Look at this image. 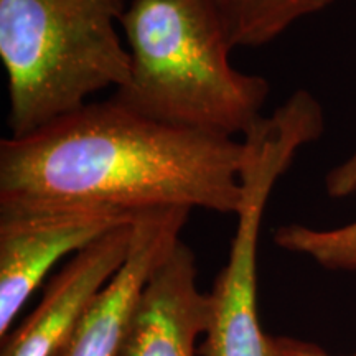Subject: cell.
Here are the masks:
<instances>
[{
    "instance_id": "cell-9",
    "label": "cell",
    "mask_w": 356,
    "mask_h": 356,
    "mask_svg": "<svg viewBox=\"0 0 356 356\" xmlns=\"http://www.w3.org/2000/svg\"><path fill=\"white\" fill-rule=\"evenodd\" d=\"M335 0H218L234 47L259 48Z\"/></svg>"
},
{
    "instance_id": "cell-8",
    "label": "cell",
    "mask_w": 356,
    "mask_h": 356,
    "mask_svg": "<svg viewBox=\"0 0 356 356\" xmlns=\"http://www.w3.org/2000/svg\"><path fill=\"white\" fill-rule=\"evenodd\" d=\"M210 323V296L200 291L197 257L177 243L145 284L118 356H198Z\"/></svg>"
},
{
    "instance_id": "cell-12",
    "label": "cell",
    "mask_w": 356,
    "mask_h": 356,
    "mask_svg": "<svg viewBox=\"0 0 356 356\" xmlns=\"http://www.w3.org/2000/svg\"><path fill=\"white\" fill-rule=\"evenodd\" d=\"M274 356H330L317 345L289 337H273ZM356 356V355H353Z\"/></svg>"
},
{
    "instance_id": "cell-11",
    "label": "cell",
    "mask_w": 356,
    "mask_h": 356,
    "mask_svg": "<svg viewBox=\"0 0 356 356\" xmlns=\"http://www.w3.org/2000/svg\"><path fill=\"white\" fill-rule=\"evenodd\" d=\"M325 190L332 198H346L356 193V150L327 173Z\"/></svg>"
},
{
    "instance_id": "cell-3",
    "label": "cell",
    "mask_w": 356,
    "mask_h": 356,
    "mask_svg": "<svg viewBox=\"0 0 356 356\" xmlns=\"http://www.w3.org/2000/svg\"><path fill=\"white\" fill-rule=\"evenodd\" d=\"M126 8V0H0L10 136H26L127 83Z\"/></svg>"
},
{
    "instance_id": "cell-4",
    "label": "cell",
    "mask_w": 356,
    "mask_h": 356,
    "mask_svg": "<svg viewBox=\"0 0 356 356\" xmlns=\"http://www.w3.org/2000/svg\"><path fill=\"white\" fill-rule=\"evenodd\" d=\"M325 114L305 89L292 92L270 115L243 137L241 203L228 262L216 275L210 296V323L200 356H274L257 312V246L262 218L279 178L300 149L318 140Z\"/></svg>"
},
{
    "instance_id": "cell-5",
    "label": "cell",
    "mask_w": 356,
    "mask_h": 356,
    "mask_svg": "<svg viewBox=\"0 0 356 356\" xmlns=\"http://www.w3.org/2000/svg\"><path fill=\"white\" fill-rule=\"evenodd\" d=\"M136 216L81 207H0V337L58 262Z\"/></svg>"
},
{
    "instance_id": "cell-10",
    "label": "cell",
    "mask_w": 356,
    "mask_h": 356,
    "mask_svg": "<svg viewBox=\"0 0 356 356\" xmlns=\"http://www.w3.org/2000/svg\"><path fill=\"white\" fill-rule=\"evenodd\" d=\"M274 243L284 251L309 257L325 269L356 274V221L333 229L293 222L275 229Z\"/></svg>"
},
{
    "instance_id": "cell-6",
    "label": "cell",
    "mask_w": 356,
    "mask_h": 356,
    "mask_svg": "<svg viewBox=\"0 0 356 356\" xmlns=\"http://www.w3.org/2000/svg\"><path fill=\"white\" fill-rule=\"evenodd\" d=\"M190 213L162 208L137 215L126 262L89 302L55 356H118L134 307L150 275L180 241Z\"/></svg>"
},
{
    "instance_id": "cell-7",
    "label": "cell",
    "mask_w": 356,
    "mask_h": 356,
    "mask_svg": "<svg viewBox=\"0 0 356 356\" xmlns=\"http://www.w3.org/2000/svg\"><path fill=\"white\" fill-rule=\"evenodd\" d=\"M134 221L71 256L51 275L37 307L2 338L0 356H55L89 302L126 262Z\"/></svg>"
},
{
    "instance_id": "cell-2",
    "label": "cell",
    "mask_w": 356,
    "mask_h": 356,
    "mask_svg": "<svg viewBox=\"0 0 356 356\" xmlns=\"http://www.w3.org/2000/svg\"><path fill=\"white\" fill-rule=\"evenodd\" d=\"M121 30L131 65L111 97L124 108L228 137L264 118L270 86L231 65L236 47L218 0H131Z\"/></svg>"
},
{
    "instance_id": "cell-1",
    "label": "cell",
    "mask_w": 356,
    "mask_h": 356,
    "mask_svg": "<svg viewBox=\"0 0 356 356\" xmlns=\"http://www.w3.org/2000/svg\"><path fill=\"white\" fill-rule=\"evenodd\" d=\"M243 140L160 122L113 97L0 142V207L236 215Z\"/></svg>"
}]
</instances>
